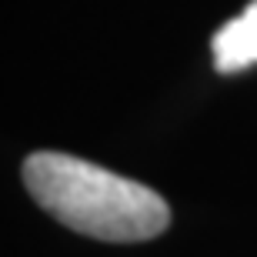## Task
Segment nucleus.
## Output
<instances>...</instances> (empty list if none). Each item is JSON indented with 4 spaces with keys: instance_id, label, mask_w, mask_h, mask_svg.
<instances>
[{
    "instance_id": "f03ea898",
    "label": "nucleus",
    "mask_w": 257,
    "mask_h": 257,
    "mask_svg": "<svg viewBox=\"0 0 257 257\" xmlns=\"http://www.w3.org/2000/svg\"><path fill=\"white\" fill-rule=\"evenodd\" d=\"M214 67L220 74H237L244 67L257 64V0H250L240 17L227 20L214 34Z\"/></svg>"
},
{
    "instance_id": "f257e3e1",
    "label": "nucleus",
    "mask_w": 257,
    "mask_h": 257,
    "mask_svg": "<svg viewBox=\"0 0 257 257\" xmlns=\"http://www.w3.org/2000/svg\"><path fill=\"white\" fill-rule=\"evenodd\" d=\"M30 197L64 227L107 244H141L161 237L171 207L161 194L131 177L60 151H37L24 161Z\"/></svg>"
}]
</instances>
